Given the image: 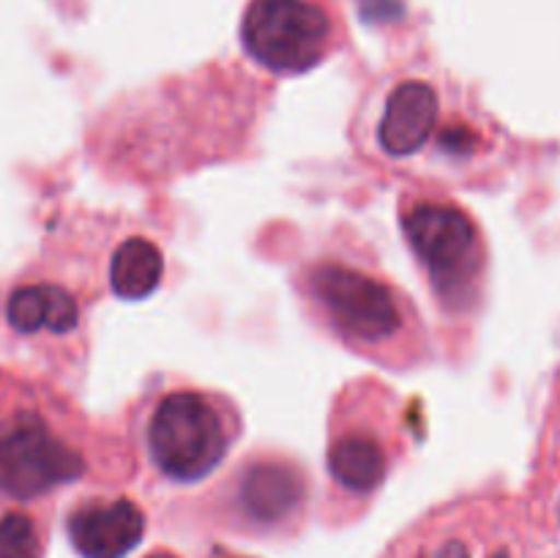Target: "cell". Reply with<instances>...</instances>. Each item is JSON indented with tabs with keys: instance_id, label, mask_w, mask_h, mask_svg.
I'll use <instances>...</instances> for the list:
<instances>
[{
	"instance_id": "obj_1",
	"label": "cell",
	"mask_w": 560,
	"mask_h": 558,
	"mask_svg": "<svg viewBox=\"0 0 560 558\" xmlns=\"http://www.w3.org/2000/svg\"><path fill=\"white\" fill-rule=\"evenodd\" d=\"M233 443L230 419L211 394L170 392L148 421V452L170 479L211 474Z\"/></svg>"
},
{
	"instance_id": "obj_2",
	"label": "cell",
	"mask_w": 560,
	"mask_h": 558,
	"mask_svg": "<svg viewBox=\"0 0 560 558\" xmlns=\"http://www.w3.org/2000/svg\"><path fill=\"white\" fill-rule=\"evenodd\" d=\"M306 284L323 317L353 345L388 342L408 321L397 290L361 268L320 263Z\"/></svg>"
},
{
	"instance_id": "obj_3",
	"label": "cell",
	"mask_w": 560,
	"mask_h": 558,
	"mask_svg": "<svg viewBox=\"0 0 560 558\" xmlns=\"http://www.w3.org/2000/svg\"><path fill=\"white\" fill-rule=\"evenodd\" d=\"M241 38L266 69L299 74L320 63L328 53L334 20L320 0H252Z\"/></svg>"
},
{
	"instance_id": "obj_4",
	"label": "cell",
	"mask_w": 560,
	"mask_h": 558,
	"mask_svg": "<svg viewBox=\"0 0 560 558\" xmlns=\"http://www.w3.org/2000/svg\"><path fill=\"white\" fill-rule=\"evenodd\" d=\"M402 228L438 295L446 301L463 299L474 288L485 260L474 219L463 208L432 200L416 202L410 211H405Z\"/></svg>"
},
{
	"instance_id": "obj_5",
	"label": "cell",
	"mask_w": 560,
	"mask_h": 558,
	"mask_svg": "<svg viewBox=\"0 0 560 558\" xmlns=\"http://www.w3.org/2000/svg\"><path fill=\"white\" fill-rule=\"evenodd\" d=\"M82 457L38 416L20 414L0 430V492L38 498L52 487L80 479Z\"/></svg>"
},
{
	"instance_id": "obj_6",
	"label": "cell",
	"mask_w": 560,
	"mask_h": 558,
	"mask_svg": "<svg viewBox=\"0 0 560 558\" xmlns=\"http://www.w3.org/2000/svg\"><path fill=\"white\" fill-rule=\"evenodd\" d=\"M69 539L82 558H124L145 534V514L137 503H85L69 514Z\"/></svg>"
},
{
	"instance_id": "obj_7",
	"label": "cell",
	"mask_w": 560,
	"mask_h": 558,
	"mask_svg": "<svg viewBox=\"0 0 560 558\" xmlns=\"http://www.w3.org/2000/svg\"><path fill=\"white\" fill-rule=\"evenodd\" d=\"M441 113V102L430 82L405 80L388 91L383 104L377 142L394 159H405L421 151L432 137Z\"/></svg>"
},
{
	"instance_id": "obj_8",
	"label": "cell",
	"mask_w": 560,
	"mask_h": 558,
	"mask_svg": "<svg viewBox=\"0 0 560 558\" xmlns=\"http://www.w3.org/2000/svg\"><path fill=\"white\" fill-rule=\"evenodd\" d=\"M304 498V476L282 460L252 463L238 481V507L255 523H279L290 518Z\"/></svg>"
},
{
	"instance_id": "obj_9",
	"label": "cell",
	"mask_w": 560,
	"mask_h": 558,
	"mask_svg": "<svg viewBox=\"0 0 560 558\" xmlns=\"http://www.w3.org/2000/svg\"><path fill=\"white\" fill-rule=\"evenodd\" d=\"M5 317L20 334H66L80 323V306L58 284H22L9 295Z\"/></svg>"
},
{
	"instance_id": "obj_10",
	"label": "cell",
	"mask_w": 560,
	"mask_h": 558,
	"mask_svg": "<svg viewBox=\"0 0 560 558\" xmlns=\"http://www.w3.org/2000/svg\"><path fill=\"white\" fill-rule=\"evenodd\" d=\"M328 468L345 490L372 492L386 479V449L366 432H342L328 449Z\"/></svg>"
},
{
	"instance_id": "obj_11",
	"label": "cell",
	"mask_w": 560,
	"mask_h": 558,
	"mask_svg": "<svg viewBox=\"0 0 560 558\" xmlns=\"http://www.w3.org/2000/svg\"><path fill=\"white\" fill-rule=\"evenodd\" d=\"M164 274V257L153 241L129 239L115 249L109 266V282L118 299L140 301L159 288Z\"/></svg>"
},
{
	"instance_id": "obj_12",
	"label": "cell",
	"mask_w": 560,
	"mask_h": 558,
	"mask_svg": "<svg viewBox=\"0 0 560 558\" xmlns=\"http://www.w3.org/2000/svg\"><path fill=\"white\" fill-rule=\"evenodd\" d=\"M0 558H42L38 528L27 514L11 512L0 518Z\"/></svg>"
},
{
	"instance_id": "obj_13",
	"label": "cell",
	"mask_w": 560,
	"mask_h": 558,
	"mask_svg": "<svg viewBox=\"0 0 560 558\" xmlns=\"http://www.w3.org/2000/svg\"><path fill=\"white\" fill-rule=\"evenodd\" d=\"M435 558H470V553L463 542H448L435 553Z\"/></svg>"
},
{
	"instance_id": "obj_14",
	"label": "cell",
	"mask_w": 560,
	"mask_h": 558,
	"mask_svg": "<svg viewBox=\"0 0 560 558\" xmlns=\"http://www.w3.org/2000/svg\"><path fill=\"white\" fill-rule=\"evenodd\" d=\"M148 558H175L173 553H153V556H148Z\"/></svg>"
},
{
	"instance_id": "obj_15",
	"label": "cell",
	"mask_w": 560,
	"mask_h": 558,
	"mask_svg": "<svg viewBox=\"0 0 560 558\" xmlns=\"http://www.w3.org/2000/svg\"><path fill=\"white\" fill-rule=\"evenodd\" d=\"M492 558H509V553L501 550V553H495V556H492Z\"/></svg>"
},
{
	"instance_id": "obj_16",
	"label": "cell",
	"mask_w": 560,
	"mask_h": 558,
	"mask_svg": "<svg viewBox=\"0 0 560 558\" xmlns=\"http://www.w3.org/2000/svg\"><path fill=\"white\" fill-rule=\"evenodd\" d=\"M213 558H233V556H213Z\"/></svg>"
}]
</instances>
